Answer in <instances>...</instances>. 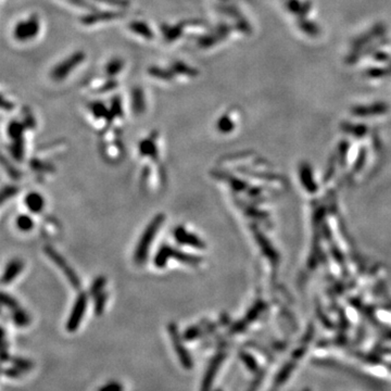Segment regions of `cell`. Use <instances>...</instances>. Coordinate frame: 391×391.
Returning <instances> with one entry per match:
<instances>
[{
    "label": "cell",
    "mask_w": 391,
    "mask_h": 391,
    "mask_svg": "<svg viewBox=\"0 0 391 391\" xmlns=\"http://www.w3.org/2000/svg\"><path fill=\"white\" fill-rule=\"evenodd\" d=\"M23 270V263L20 260H12L9 263L3 276V284H9L20 274Z\"/></svg>",
    "instance_id": "14"
},
{
    "label": "cell",
    "mask_w": 391,
    "mask_h": 391,
    "mask_svg": "<svg viewBox=\"0 0 391 391\" xmlns=\"http://www.w3.org/2000/svg\"><path fill=\"white\" fill-rule=\"evenodd\" d=\"M125 69V61L124 59L120 57H112L111 59H109L104 66V73L105 76L112 78V79H117Z\"/></svg>",
    "instance_id": "10"
},
{
    "label": "cell",
    "mask_w": 391,
    "mask_h": 391,
    "mask_svg": "<svg viewBox=\"0 0 391 391\" xmlns=\"http://www.w3.org/2000/svg\"><path fill=\"white\" fill-rule=\"evenodd\" d=\"M44 251L45 253H46V256L54 263V264H56L63 272V274L67 276L68 280L70 281L71 285L73 286V288L78 290L80 288V280L78 276L76 275V273L68 264L67 261L63 259V257H61L57 252V250H54L52 247H50V245H46V247L44 248Z\"/></svg>",
    "instance_id": "5"
},
{
    "label": "cell",
    "mask_w": 391,
    "mask_h": 391,
    "mask_svg": "<svg viewBox=\"0 0 391 391\" xmlns=\"http://www.w3.org/2000/svg\"><path fill=\"white\" fill-rule=\"evenodd\" d=\"M25 129H27V126L25 125L24 122L22 123V122L13 120L8 125V129H7L8 136L12 140L21 139V138H23V134H24Z\"/></svg>",
    "instance_id": "17"
},
{
    "label": "cell",
    "mask_w": 391,
    "mask_h": 391,
    "mask_svg": "<svg viewBox=\"0 0 391 391\" xmlns=\"http://www.w3.org/2000/svg\"><path fill=\"white\" fill-rule=\"evenodd\" d=\"M13 364L17 368H22V369H30L33 366V364H32L30 361L23 360V359H14L13 360Z\"/></svg>",
    "instance_id": "29"
},
{
    "label": "cell",
    "mask_w": 391,
    "mask_h": 391,
    "mask_svg": "<svg viewBox=\"0 0 391 391\" xmlns=\"http://www.w3.org/2000/svg\"><path fill=\"white\" fill-rule=\"evenodd\" d=\"M31 167H32V169H34L36 171H51V170L53 171V167L45 164V163H43L38 160H35V159L32 160Z\"/></svg>",
    "instance_id": "28"
},
{
    "label": "cell",
    "mask_w": 391,
    "mask_h": 391,
    "mask_svg": "<svg viewBox=\"0 0 391 391\" xmlns=\"http://www.w3.org/2000/svg\"><path fill=\"white\" fill-rule=\"evenodd\" d=\"M170 254H171V258H174L177 261H179L181 263H185V264H189V265H197V264H199L200 262H201V258L193 256V254L184 253V252H181V251L172 248V247H170Z\"/></svg>",
    "instance_id": "16"
},
{
    "label": "cell",
    "mask_w": 391,
    "mask_h": 391,
    "mask_svg": "<svg viewBox=\"0 0 391 391\" xmlns=\"http://www.w3.org/2000/svg\"><path fill=\"white\" fill-rule=\"evenodd\" d=\"M200 335H201V328H200V325L193 326V327H189V328L185 332L184 338L186 340H194L195 338L199 337Z\"/></svg>",
    "instance_id": "26"
},
{
    "label": "cell",
    "mask_w": 391,
    "mask_h": 391,
    "mask_svg": "<svg viewBox=\"0 0 391 391\" xmlns=\"http://www.w3.org/2000/svg\"><path fill=\"white\" fill-rule=\"evenodd\" d=\"M294 391H314V390L310 387H302V388H299V389L294 390Z\"/></svg>",
    "instance_id": "32"
},
{
    "label": "cell",
    "mask_w": 391,
    "mask_h": 391,
    "mask_svg": "<svg viewBox=\"0 0 391 391\" xmlns=\"http://www.w3.org/2000/svg\"><path fill=\"white\" fill-rule=\"evenodd\" d=\"M10 152L12 154V157L16 161H22L23 156H24V140H23V138L13 140L12 145L10 146Z\"/></svg>",
    "instance_id": "19"
},
{
    "label": "cell",
    "mask_w": 391,
    "mask_h": 391,
    "mask_svg": "<svg viewBox=\"0 0 391 391\" xmlns=\"http://www.w3.org/2000/svg\"><path fill=\"white\" fill-rule=\"evenodd\" d=\"M96 298V301H95V313L97 315H101L104 310H105V306H106V302H107V294H99L98 296L95 297Z\"/></svg>",
    "instance_id": "24"
},
{
    "label": "cell",
    "mask_w": 391,
    "mask_h": 391,
    "mask_svg": "<svg viewBox=\"0 0 391 391\" xmlns=\"http://www.w3.org/2000/svg\"><path fill=\"white\" fill-rule=\"evenodd\" d=\"M132 110L135 115H140L146 110V94L139 87L132 90Z\"/></svg>",
    "instance_id": "12"
},
{
    "label": "cell",
    "mask_w": 391,
    "mask_h": 391,
    "mask_svg": "<svg viewBox=\"0 0 391 391\" xmlns=\"http://www.w3.org/2000/svg\"><path fill=\"white\" fill-rule=\"evenodd\" d=\"M87 59V53L84 50L72 51L68 56L62 58L49 71V79L53 83H65L70 76L84 65Z\"/></svg>",
    "instance_id": "3"
},
{
    "label": "cell",
    "mask_w": 391,
    "mask_h": 391,
    "mask_svg": "<svg viewBox=\"0 0 391 391\" xmlns=\"http://www.w3.org/2000/svg\"><path fill=\"white\" fill-rule=\"evenodd\" d=\"M19 193V188L15 186H6L2 192V202H5L8 198H11Z\"/></svg>",
    "instance_id": "27"
},
{
    "label": "cell",
    "mask_w": 391,
    "mask_h": 391,
    "mask_svg": "<svg viewBox=\"0 0 391 391\" xmlns=\"http://www.w3.org/2000/svg\"><path fill=\"white\" fill-rule=\"evenodd\" d=\"M2 302L5 306H7L8 308H10V310H12V311L16 310V308H19V303L16 302V300L6 293H4L2 296Z\"/></svg>",
    "instance_id": "25"
},
{
    "label": "cell",
    "mask_w": 391,
    "mask_h": 391,
    "mask_svg": "<svg viewBox=\"0 0 391 391\" xmlns=\"http://www.w3.org/2000/svg\"><path fill=\"white\" fill-rule=\"evenodd\" d=\"M225 359V354L224 353H219L217 356H215V358L212 360L210 366H209V369L207 372V375L203 379V384H202V387H201V391H210L211 389V386L213 384V379L215 377V374L217 373V371H219L222 362L224 361Z\"/></svg>",
    "instance_id": "11"
},
{
    "label": "cell",
    "mask_w": 391,
    "mask_h": 391,
    "mask_svg": "<svg viewBox=\"0 0 391 391\" xmlns=\"http://www.w3.org/2000/svg\"><path fill=\"white\" fill-rule=\"evenodd\" d=\"M127 30L130 31L136 37L142 40H152L156 37V33L153 32L151 25L143 20H133L127 25Z\"/></svg>",
    "instance_id": "8"
},
{
    "label": "cell",
    "mask_w": 391,
    "mask_h": 391,
    "mask_svg": "<svg viewBox=\"0 0 391 391\" xmlns=\"http://www.w3.org/2000/svg\"><path fill=\"white\" fill-rule=\"evenodd\" d=\"M44 30L43 19L37 12H32L20 17L11 30L12 39L20 45H27L37 40Z\"/></svg>",
    "instance_id": "1"
},
{
    "label": "cell",
    "mask_w": 391,
    "mask_h": 391,
    "mask_svg": "<svg viewBox=\"0 0 391 391\" xmlns=\"http://www.w3.org/2000/svg\"><path fill=\"white\" fill-rule=\"evenodd\" d=\"M25 204L33 213H39L45 207L44 198L37 193H31L25 197Z\"/></svg>",
    "instance_id": "15"
},
{
    "label": "cell",
    "mask_w": 391,
    "mask_h": 391,
    "mask_svg": "<svg viewBox=\"0 0 391 391\" xmlns=\"http://www.w3.org/2000/svg\"><path fill=\"white\" fill-rule=\"evenodd\" d=\"M163 222H164V215L158 214L153 217V220L149 223V225L147 226V229L145 230L141 238L137 244V247H136V250H135L134 259H135V262L137 263V264L140 265V264H142V263H145V261H146L147 256H148V251L150 249V245H151L154 237H156L157 233L159 232Z\"/></svg>",
    "instance_id": "4"
},
{
    "label": "cell",
    "mask_w": 391,
    "mask_h": 391,
    "mask_svg": "<svg viewBox=\"0 0 391 391\" xmlns=\"http://www.w3.org/2000/svg\"><path fill=\"white\" fill-rule=\"evenodd\" d=\"M13 321L17 326H26L30 324V316L19 307L13 311Z\"/></svg>",
    "instance_id": "21"
},
{
    "label": "cell",
    "mask_w": 391,
    "mask_h": 391,
    "mask_svg": "<svg viewBox=\"0 0 391 391\" xmlns=\"http://www.w3.org/2000/svg\"><path fill=\"white\" fill-rule=\"evenodd\" d=\"M174 237L176 241L180 244L189 245V247H194L197 249H203L205 248L204 242L200 239L198 236H196L193 233H189L186 231L185 227L178 226L174 231Z\"/></svg>",
    "instance_id": "9"
},
{
    "label": "cell",
    "mask_w": 391,
    "mask_h": 391,
    "mask_svg": "<svg viewBox=\"0 0 391 391\" xmlns=\"http://www.w3.org/2000/svg\"><path fill=\"white\" fill-rule=\"evenodd\" d=\"M141 156H147L152 160H158V147L156 145V137H149L139 142L138 146Z\"/></svg>",
    "instance_id": "13"
},
{
    "label": "cell",
    "mask_w": 391,
    "mask_h": 391,
    "mask_svg": "<svg viewBox=\"0 0 391 391\" xmlns=\"http://www.w3.org/2000/svg\"><path fill=\"white\" fill-rule=\"evenodd\" d=\"M171 259V254H170V245L168 244H163L161 245V248L158 250L156 257H154L153 263L154 265L159 269L164 267L167 265V263Z\"/></svg>",
    "instance_id": "18"
},
{
    "label": "cell",
    "mask_w": 391,
    "mask_h": 391,
    "mask_svg": "<svg viewBox=\"0 0 391 391\" xmlns=\"http://www.w3.org/2000/svg\"><path fill=\"white\" fill-rule=\"evenodd\" d=\"M169 334H170L172 343H173V345H174V349H175L177 356H178V358L180 360V363H181V364H183V366L185 368L190 369V368L193 367V361H192V359H190V357H189L188 351L185 349L184 344H183V341H181V338H180V336L178 334V330H177L176 324L170 323V325H169Z\"/></svg>",
    "instance_id": "7"
},
{
    "label": "cell",
    "mask_w": 391,
    "mask_h": 391,
    "mask_svg": "<svg viewBox=\"0 0 391 391\" xmlns=\"http://www.w3.org/2000/svg\"><path fill=\"white\" fill-rule=\"evenodd\" d=\"M5 373H6V375L10 376V377H17L20 374L19 369H12V368H9V369L5 371Z\"/></svg>",
    "instance_id": "31"
},
{
    "label": "cell",
    "mask_w": 391,
    "mask_h": 391,
    "mask_svg": "<svg viewBox=\"0 0 391 391\" xmlns=\"http://www.w3.org/2000/svg\"><path fill=\"white\" fill-rule=\"evenodd\" d=\"M88 303V296L85 293H80L75 300L73 308H72L71 315L67 323V331L70 333H74L80 325L81 320H83L86 307Z\"/></svg>",
    "instance_id": "6"
},
{
    "label": "cell",
    "mask_w": 391,
    "mask_h": 391,
    "mask_svg": "<svg viewBox=\"0 0 391 391\" xmlns=\"http://www.w3.org/2000/svg\"><path fill=\"white\" fill-rule=\"evenodd\" d=\"M106 284H107L106 277H104V276L97 277L92 285V288H90V295H93V297H96L99 294H101Z\"/></svg>",
    "instance_id": "22"
},
{
    "label": "cell",
    "mask_w": 391,
    "mask_h": 391,
    "mask_svg": "<svg viewBox=\"0 0 391 391\" xmlns=\"http://www.w3.org/2000/svg\"><path fill=\"white\" fill-rule=\"evenodd\" d=\"M100 391H122V386L120 384L111 383V384H108L107 386L102 387L101 389H100Z\"/></svg>",
    "instance_id": "30"
},
{
    "label": "cell",
    "mask_w": 391,
    "mask_h": 391,
    "mask_svg": "<svg viewBox=\"0 0 391 391\" xmlns=\"http://www.w3.org/2000/svg\"><path fill=\"white\" fill-rule=\"evenodd\" d=\"M2 163H3L4 168L6 169V171L8 172V175L10 176L11 178H13V179H19V178L21 177V172H20L19 170H17V169H15V168L11 164L10 162H8L5 156L2 157Z\"/></svg>",
    "instance_id": "23"
},
{
    "label": "cell",
    "mask_w": 391,
    "mask_h": 391,
    "mask_svg": "<svg viewBox=\"0 0 391 391\" xmlns=\"http://www.w3.org/2000/svg\"><path fill=\"white\" fill-rule=\"evenodd\" d=\"M148 73L156 80L162 83H171V81H175V79H192L199 74V72L186 62L175 60L171 62L168 67L154 66L149 69Z\"/></svg>",
    "instance_id": "2"
},
{
    "label": "cell",
    "mask_w": 391,
    "mask_h": 391,
    "mask_svg": "<svg viewBox=\"0 0 391 391\" xmlns=\"http://www.w3.org/2000/svg\"><path fill=\"white\" fill-rule=\"evenodd\" d=\"M16 226L17 229L23 232H29L34 227V222L29 215H20L16 219Z\"/></svg>",
    "instance_id": "20"
}]
</instances>
